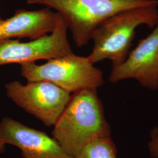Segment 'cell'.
<instances>
[{"label":"cell","instance_id":"1","mask_svg":"<svg viewBox=\"0 0 158 158\" xmlns=\"http://www.w3.org/2000/svg\"><path fill=\"white\" fill-rule=\"evenodd\" d=\"M97 90L85 89L73 93L53 126V138L73 158L91 142L111 136Z\"/></svg>","mask_w":158,"mask_h":158},{"label":"cell","instance_id":"2","mask_svg":"<svg viewBox=\"0 0 158 158\" xmlns=\"http://www.w3.org/2000/svg\"><path fill=\"white\" fill-rule=\"evenodd\" d=\"M27 3L54 9L66 21L79 48L87 45L96 29L113 15L134 8L158 6V0H27Z\"/></svg>","mask_w":158,"mask_h":158},{"label":"cell","instance_id":"3","mask_svg":"<svg viewBox=\"0 0 158 158\" xmlns=\"http://www.w3.org/2000/svg\"><path fill=\"white\" fill-rule=\"evenodd\" d=\"M158 22L157 7H142L119 12L110 17L97 29L93 35L94 46L87 56L94 64L105 59L117 66L128 56L136 29L141 25L151 28Z\"/></svg>","mask_w":158,"mask_h":158},{"label":"cell","instance_id":"4","mask_svg":"<svg viewBox=\"0 0 158 158\" xmlns=\"http://www.w3.org/2000/svg\"><path fill=\"white\" fill-rule=\"evenodd\" d=\"M21 76L28 81L45 80L72 93L85 89H98L104 83L102 71L87 57L73 53L48 60L44 64L22 63Z\"/></svg>","mask_w":158,"mask_h":158},{"label":"cell","instance_id":"5","mask_svg":"<svg viewBox=\"0 0 158 158\" xmlns=\"http://www.w3.org/2000/svg\"><path fill=\"white\" fill-rule=\"evenodd\" d=\"M7 97L46 127L54 126L71 98L70 93L50 81H11L5 85Z\"/></svg>","mask_w":158,"mask_h":158},{"label":"cell","instance_id":"6","mask_svg":"<svg viewBox=\"0 0 158 158\" xmlns=\"http://www.w3.org/2000/svg\"><path fill=\"white\" fill-rule=\"evenodd\" d=\"M68 25L58 14L56 25L49 34L27 42L0 40V65L49 60L72 53L67 36Z\"/></svg>","mask_w":158,"mask_h":158},{"label":"cell","instance_id":"7","mask_svg":"<svg viewBox=\"0 0 158 158\" xmlns=\"http://www.w3.org/2000/svg\"><path fill=\"white\" fill-rule=\"evenodd\" d=\"M153 28L151 34L130 52L123 62L113 67L109 76L110 82L133 79L145 88L158 90V22Z\"/></svg>","mask_w":158,"mask_h":158},{"label":"cell","instance_id":"8","mask_svg":"<svg viewBox=\"0 0 158 158\" xmlns=\"http://www.w3.org/2000/svg\"><path fill=\"white\" fill-rule=\"evenodd\" d=\"M0 141L19 148L23 158H74L45 132L10 117L0 121Z\"/></svg>","mask_w":158,"mask_h":158},{"label":"cell","instance_id":"9","mask_svg":"<svg viewBox=\"0 0 158 158\" xmlns=\"http://www.w3.org/2000/svg\"><path fill=\"white\" fill-rule=\"evenodd\" d=\"M57 15V12L49 8L36 11L18 10L12 17L0 23V40H34L50 34L55 27Z\"/></svg>","mask_w":158,"mask_h":158},{"label":"cell","instance_id":"10","mask_svg":"<svg viewBox=\"0 0 158 158\" xmlns=\"http://www.w3.org/2000/svg\"><path fill=\"white\" fill-rule=\"evenodd\" d=\"M74 158H118L117 148L111 136L97 139Z\"/></svg>","mask_w":158,"mask_h":158},{"label":"cell","instance_id":"11","mask_svg":"<svg viewBox=\"0 0 158 158\" xmlns=\"http://www.w3.org/2000/svg\"><path fill=\"white\" fill-rule=\"evenodd\" d=\"M149 151L153 158H158V134L154 136L149 142Z\"/></svg>","mask_w":158,"mask_h":158},{"label":"cell","instance_id":"12","mask_svg":"<svg viewBox=\"0 0 158 158\" xmlns=\"http://www.w3.org/2000/svg\"><path fill=\"white\" fill-rule=\"evenodd\" d=\"M5 148H6V146L1 142L0 141V152H3L5 150Z\"/></svg>","mask_w":158,"mask_h":158},{"label":"cell","instance_id":"13","mask_svg":"<svg viewBox=\"0 0 158 158\" xmlns=\"http://www.w3.org/2000/svg\"><path fill=\"white\" fill-rule=\"evenodd\" d=\"M2 21V19L1 18V17H0V23H1Z\"/></svg>","mask_w":158,"mask_h":158}]
</instances>
